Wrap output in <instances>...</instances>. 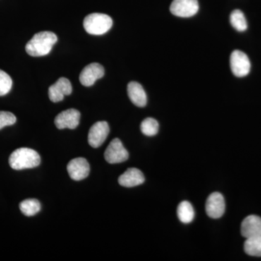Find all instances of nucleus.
Masks as SVG:
<instances>
[{"instance_id": "f257e3e1", "label": "nucleus", "mask_w": 261, "mask_h": 261, "mask_svg": "<svg viewBox=\"0 0 261 261\" xmlns=\"http://www.w3.org/2000/svg\"><path fill=\"white\" fill-rule=\"evenodd\" d=\"M58 41L56 34L51 32H41L36 34L25 46V51L29 56L41 57L47 56L53 45Z\"/></svg>"}, {"instance_id": "f03ea898", "label": "nucleus", "mask_w": 261, "mask_h": 261, "mask_svg": "<svg viewBox=\"0 0 261 261\" xmlns=\"http://www.w3.org/2000/svg\"><path fill=\"white\" fill-rule=\"evenodd\" d=\"M40 163L41 158L37 151L27 147L15 149L9 159L10 167L17 171L37 167Z\"/></svg>"}, {"instance_id": "7ed1b4c3", "label": "nucleus", "mask_w": 261, "mask_h": 261, "mask_svg": "<svg viewBox=\"0 0 261 261\" xmlns=\"http://www.w3.org/2000/svg\"><path fill=\"white\" fill-rule=\"evenodd\" d=\"M112 25V18L103 13H92L87 15L84 20V29L92 35H102L108 32Z\"/></svg>"}, {"instance_id": "20e7f679", "label": "nucleus", "mask_w": 261, "mask_h": 261, "mask_svg": "<svg viewBox=\"0 0 261 261\" xmlns=\"http://www.w3.org/2000/svg\"><path fill=\"white\" fill-rule=\"evenodd\" d=\"M230 66L233 75L237 77H245L250 73L251 64L245 53L234 50L230 57Z\"/></svg>"}, {"instance_id": "39448f33", "label": "nucleus", "mask_w": 261, "mask_h": 261, "mask_svg": "<svg viewBox=\"0 0 261 261\" xmlns=\"http://www.w3.org/2000/svg\"><path fill=\"white\" fill-rule=\"evenodd\" d=\"M173 15L181 18H190L197 14L199 10L197 0H173L170 7Z\"/></svg>"}, {"instance_id": "423d86ee", "label": "nucleus", "mask_w": 261, "mask_h": 261, "mask_svg": "<svg viewBox=\"0 0 261 261\" xmlns=\"http://www.w3.org/2000/svg\"><path fill=\"white\" fill-rule=\"evenodd\" d=\"M105 159L111 164L124 162L128 159V152L119 139L116 138L108 145L105 152Z\"/></svg>"}, {"instance_id": "0eeeda50", "label": "nucleus", "mask_w": 261, "mask_h": 261, "mask_svg": "<svg viewBox=\"0 0 261 261\" xmlns=\"http://www.w3.org/2000/svg\"><path fill=\"white\" fill-rule=\"evenodd\" d=\"M110 133L109 125L106 121H98L89 129L88 142L91 147L98 148L102 145Z\"/></svg>"}, {"instance_id": "6e6552de", "label": "nucleus", "mask_w": 261, "mask_h": 261, "mask_svg": "<svg viewBox=\"0 0 261 261\" xmlns=\"http://www.w3.org/2000/svg\"><path fill=\"white\" fill-rule=\"evenodd\" d=\"M226 204L224 196L219 192H214L207 197L205 204L206 214L212 219H219L224 215Z\"/></svg>"}, {"instance_id": "1a4fd4ad", "label": "nucleus", "mask_w": 261, "mask_h": 261, "mask_svg": "<svg viewBox=\"0 0 261 261\" xmlns=\"http://www.w3.org/2000/svg\"><path fill=\"white\" fill-rule=\"evenodd\" d=\"M80 111L71 108L58 114L55 119V124L58 129H74L80 124Z\"/></svg>"}, {"instance_id": "9d476101", "label": "nucleus", "mask_w": 261, "mask_h": 261, "mask_svg": "<svg viewBox=\"0 0 261 261\" xmlns=\"http://www.w3.org/2000/svg\"><path fill=\"white\" fill-rule=\"evenodd\" d=\"M70 177L75 181H81L89 176L90 166L88 161L83 158L71 160L67 166Z\"/></svg>"}, {"instance_id": "9b49d317", "label": "nucleus", "mask_w": 261, "mask_h": 261, "mask_svg": "<svg viewBox=\"0 0 261 261\" xmlns=\"http://www.w3.org/2000/svg\"><path fill=\"white\" fill-rule=\"evenodd\" d=\"M105 74V70L102 65L99 63H91L81 72L80 81L82 85L91 87L95 83L96 81L102 78Z\"/></svg>"}, {"instance_id": "f8f14e48", "label": "nucleus", "mask_w": 261, "mask_h": 261, "mask_svg": "<svg viewBox=\"0 0 261 261\" xmlns=\"http://www.w3.org/2000/svg\"><path fill=\"white\" fill-rule=\"evenodd\" d=\"M72 85L68 79L61 77L49 88V97L51 102H61L65 95L72 93Z\"/></svg>"}, {"instance_id": "ddd939ff", "label": "nucleus", "mask_w": 261, "mask_h": 261, "mask_svg": "<svg viewBox=\"0 0 261 261\" xmlns=\"http://www.w3.org/2000/svg\"><path fill=\"white\" fill-rule=\"evenodd\" d=\"M241 233L246 239L261 236V218L255 215L245 218L242 223Z\"/></svg>"}, {"instance_id": "4468645a", "label": "nucleus", "mask_w": 261, "mask_h": 261, "mask_svg": "<svg viewBox=\"0 0 261 261\" xmlns=\"http://www.w3.org/2000/svg\"><path fill=\"white\" fill-rule=\"evenodd\" d=\"M145 176L140 170L135 168H130L120 176L118 178V183L122 187L129 188V187L142 185L145 182Z\"/></svg>"}, {"instance_id": "2eb2a0df", "label": "nucleus", "mask_w": 261, "mask_h": 261, "mask_svg": "<svg viewBox=\"0 0 261 261\" xmlns=\"http://www.w3.org/2000/svg\"><path fill=\"white\" fill-rule=\"evenodd\" d=\"M127 92L130 100L137 107L143 108L147 105V94L145 89L138 82H130L127 87Z\"/></svg>"}, {"instance_id": "dca6fc26", "label": "nucleus", "mask_w": 261, "mask_h": 261, "mask_svg": "<svg viewBox=\"0 0 261 261\" xmlns=\"http://www.w3.org/2000/svg\"><path fill=\"white\" fill-rule=\"evenodd\" d=\"M177 215L178 219L183 224H190L195 218V211L190 202L183 201L178 206Z\"/></svg>"}, {"instance_id": "f3484780", "label": "nucleus", "mask_w": 261, "mask_h": 261, "mask_svg": "<svg viewBox=\"0 0 261 261\" xmlns=\"http://www.w3.org/2000/svg\"><path fill=\"white\" fill-rule=\"evenodd\" d=\"M244 250L250 256L261 257V236L246 239Z\"/></svg>"}, {"instance_id": "a211bd4d", "label": "nucleus", "mask_w": 261, "mask_h": 261, "mask_svg": "<svg viewBox=\"0 0 261 261\" xmlns=\"http://www.w3.org/2000/svg\"><path fill=\"white\" fill-rule=\"evenodd\" d=\"M20 210L25 216H33L41 210V204L36 199H28L20 203Z\"/></svg>"}, {"instance_id": "6ab92c4d", "label": "nucleus", "mask_w": 261, "mask_h": 261, "mask_svg": "<svg viewBox=\"0 0 261 261\" xmlns=\"http://www.w3.org/2000/svg\"><path fill=\"white\" fill-rule=\"evenodd\" d=\"M230 23L238 32H245L247 29V22L241 10H235L230 15Z\"/></svg>"}, {"instance_id": "aec40b11", "label": "nucleus", "mask_w": 261, "mask_h": 261, "mask_svg": "<svg viewBox=\"0 0 261 261\" xmlns=\"http://www.w3.org/2000/svg\"><path fill=\"white\" fill-rule=\"evenodd\" d=\"M141 132L147 137H153L159 130V122L152 118H147L141 123Z\"/></svg>"}, {"instance_id": "412c9836", "label": "nucleus", "mask_w": 261, "mask_h": 261, "mask_svg": "<svg viewBox=\"0 0 261 261\" xmlns=\"http://www.w3.org/2000/svg\"><path fill=\"white\" fill-rule=\"evenodd\" d=\"M13 86L11 77L3 70H0V96L9 93Z\"/></svg>"}, {"instance_id": "4be33fe9", "label": "nucleus", "mask_w": 261, "mask_h": 261, "mask_svg": "<svg viewBox=\"0 0 261 261\" xmlns=\"http://www.w3.org/2000/svg\"><path fill=\"white\" fill-rule=\"evenodd\" d=\"M16 122V117L8 111H0V130L5 126H12Z\"/></svg>"}]
</instances>
